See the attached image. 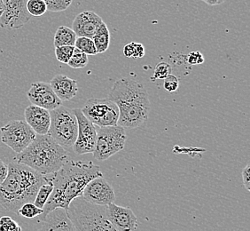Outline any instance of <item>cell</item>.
<instances>
[{"label": "cell", "instance_id": "obj_1", "mask_svg": "<svg viewBox=\"0 0 250 231\" xmlns=\"http://www.w3.org/2000/svg\"><path fill=\"white\" fill-rule=\"evenodd\" d=\"M47 176L53 183V191L43 208L40 221L57 208L67 211L74 199L82 197L83 190L88 183L103 175L100 166L92 162L67 160L59 171Z\"/></svg>", "mask_w": 250, "mask_h": 231}, {"label": "cell", "instance_id": "obj_2", "mask_svg": "<svg viewBox=\"0 0 250 231\" xmlns=\"http://www.w3.org/2000/svg\"><path fill=\"white\" fill-rule=\"evenodd\" d=\"M107 98L118 107L117 125L121 127L135 129L146 125L148 120L151 102L144 84L123 77L113 85Z\"/></svg>", "mask_w": 250, "mask_h": 231}, {"label": "cell", "instance_id": "obj_3", "mask_svg": "<svg viewBox=\"0 0 250 231\" xmlns=\"http://www.w3.org/2000/svg\"><path fill=\"white\" fill-rule=\"evenodd\" d=\"M48 181L24 164L12 162L8 164V174L0 185V206L9 212L18 213L20 207L33 203L39 188Z\"/></svg>", "mask_w": 250, "mask_h": 231}, {"label": "cell", "instance_id": "obj_4", "mask_svg": "<svg viewBox=\"0 0 250 231\" xmlns=\"http://www.w3.org/2000/svg\"><path fill=\"white\" fill-rule=\"evenodd\" d=\"M14 160L46 176L56 173L69 159L66 149L48 135H37L35 140L22 152L16 155Z\"/></svg>", "mask_w": 250, "mask_h": 231}, {"label": "cell", "instance_id": "obj_5", "mask_svg": "<svg viewBox=\"0 0 250 231\" xmlns=\"http://www.w3.org/2000/svg\"><path fill=\"white\" fill-rule=\"evenodd\" d=\"M51 125L47 135L63 149L73 148L77 140L78 124L73 110L62 105L50 111Z\"/></svg>", "mask_w": 250, "mask_h": 231}, {"label": "cell", "instance_id": "obj_6", "mask_svg": "<svg viewBox=\"0 0 250 231\" xmlns=\"http://www.w3.org/2000/svg\"><path fill=\"white\" fill-rule=\"evenodd\" d=\"M126 132L119 125L99 127L93 153L94 159L105 161L125 149Z\"/></svg>", "mask_w": 250, "mask_h": 231}, {"label": "cell", "instance_id": "obj_7", "mask_svg": "<svg viewBox=\"0 0 250 231\" xmlns=\"http://www.w3.org/2000/svg\"><path fill=\"white\" fill-rule=\"evenodd\" d=\"M81 111L88 120L98 127L115 126L119 119L118 107L108 98H92L85 102Z\"/></svg>", "mask_w": 250, "mask_h": 231}, {"label": "cell", "instance_id": "obj_8", "mask_svg": "<svg viewBox=\"0 0 250 231\" xmlns=\"http://www.w3.org/2000/svg\"><path fill=\"white\" fill-rule=\"evenodd\" d=\"M1 141L15 153L22 152L36 138L31 127L23 120H12L0 128Z\"/></svg>", "mask_w": 250, "mask_h": 231}, {"label": "cell", "instance_id": "obj_9", "mask_svg": "<svg viewBox=\"0 0 250 231\" xmlns=\"http://www.w3.org/2000/svg\"><path fill=\"white\" fill-rule=\"evenodd\" d=\"M73 111L77 116L78 124L77 140L73 145V149L77 155L92 153L96 145V126L87 119L81 109H75Z\"/></svg>", "mask_w": 250, "mask_h": 231}, {"label": "cell", "instance_id": "obj_10", "mask_svg": "<svg viewBox=\"0 0 250 231\" xmlns=\"http://www.w3.org/2000/svg\"><path fill=\"white\" fill-rule=\"evenodd\" d=\"M28 0H3L4 12L0 17L3 29H19L30 21L31 15L27 10Z\"/></svg>", "mask_w": 250, "mask_h": 231}, {"label": "cell", "instance_id": "obj_11", "mask_svg": "<svg viewBox=\"0 0 250 231\" xmlns=\"http://www.w3.org/2000/svg\"><path fill=\"white\" fill-rule=\"evenodd\" d=\"M82 198L92 205L107 207L116 201V194L106 179L100 176L87 184L83 190Z\"/></svg>", "mask_w": 250, "mask_h": 231}, {"label": "cell", "instance_id": "obj_12", "mask_svg": "<svg viewBox=\"0 0 250 231\" xmlns=\"http://www.w3.org/2000/svg\"><path fill=\"white\" fill-rule=\"evenodd\" d=\"M27 96L31 105L52 111L62 106V101L59 99L49 83L35 82L27 92Z\"/></svg>", "mask_w": 250, "mask_h": 231}, {"label": "cell", "instance_id": "obj_13", "mask_svg": "<svg viewBox=\"0 0 250 231\" xmlns=\"http://www.w3.org/2000/svg\"><path fill=\"white\" fill-rule=\"evenodd\" d=\"M111 224L118 231H135L138 227L137 217L129 207H119L115 203L106 207Z\"/></svg>", "mask_w": 250, "mask_h": 231}, {"label": "cell", "instance_id": "obj_14", "mask_svg": "<svg viewBox=\"0 0 250 231\" xmlns=\"http://www.w3.org/2000/svg\"><path fill=\"white\" fill-rule=\"evenodd\" d=\"M100 15L92 11H83L76 16L73 21L72 29L77 37L92 39L98 29L103 23Z\"/></svg>", "mask_w": 250, "mask_h": 231}, {"label": "cell", "instance_id": "obj_15", "mask_svg": "<svg viewBox=\"0 0 250 231\" xmlns=\"http://www.w3.org/2000/svg\"><path fill=\"white\" fill-rule=\"evenodd\" d=\"M25 122L31 127V129L38 135L48 134L51 125L50 111L43 108L29 105L25 109Z\"/></svg>", "mask_w": 250, "mask_h": 231}, {"label": "cell", "instance_id": "obj_16", "mask_svg": "<svg viewBox=\"0 0 250 231\" xmlns=\"http://www.w3.org/2000/svg\"><path fill=\"white\" fill-rule=\"evenodd\" d=\"M39 231H77L68 218L67 211L57 208L43 218Z\"/></svg>", "mask_w": 250, "mask_h": 231}, {"label": "cell", "instance_id": "obj_17", "mask_svg": "<svg viewBox=\"0 0 250 231\" xmlns=\"http://www.w3.org/2000/svg\"><path fill=\"white\" fill-rule=\"evenodd\" d=\"M49 84L62 101H70L77 95L78 92L77 80L62 74L56 75Z\"/></svg>", "mask_w": 250, "mask_h": 231}, {"label": "cell", "instance_id": "obj_18", "mask_svg": "<svg viewBox=\"0 0 250 231\" xmlns=\"http://www.w3.org/2000/svg\"><path fill=\"white\" fill-rule=\"evenodd\" d=\"M92 41L96 47L97 53L106 52L110 45V32L106 23H103L92 37Z\"/></svg>", "mask_w": 250, "mask_h": 231}, {"label": "cell", "instance_id": "obj_19", "mask_svg": "<svg viewBox=\"0 0 250 231\" xmlns=\"http://www.w3.org/2000/svg\"><path fill=\"white\" fill-rule=\"evenodd\" d=\"M77 38V35L73 31L72 29L66 26H61L56 30L53 44L55 47L64 46H75Z\"/></svg>", "mask_w": 250, "mask_h": 231}, {"label": "cell", "instance_id": "obj_20", "mask_svg": "<svg viewBox=\"0 0 250 231\" xmlns=\"http://www.w3.org/2000/svg\"><path fill=\"white\" fill-rule=\"evenodd\" d=\"M47 179H48V181L39 188V191L37 193V196H36V198L33 202L34 205L40 209H43L53 191V183L48 178V176H47Z\"/></svg>", "mask_w": 250, "mask_h": 231}, {"label": "cell", "instance_id": "obj_21", "mask_svg": "<svg viewBox=\"0 0 250 231\" xmlns=\"http://www.w3.org/2000/svg\"><path fill=\"white\" fill-rule=\"evenodd\" d=\"M75 47L80 50L81 52L85 53L87 55H96V47L92 41V39L84 38V37H77Z\"/></svg>", "mask_w": 250, "mask_h": 231}, {"label": "cell", "instance_id": "obj_22", "mask_svg": "<svg viewBox=\"0 0 250 231\" xmlns=\"http://www.w3.org/2000/svg\"><path fill=\"white\" fill-rule=\"evenodd\" d=\"M27 10L31 16L39 17L47 12V6L43 0H28Z\"/></svg>", "mask_w": 250, "mask_h": 231}, {"label": "cell", "instance_id": "obj_23", "mask_svg": "<svg viewBox=\"0 0 250 231\" xmlns=\"http://www.w3.org/2000/svg\"><path fill=\"white\" fill-rule=\"evenodd\" d=\"M17 214L26 219H34L43 214V209L36 207L33 203H26L20 207Z\"/></svg>", "mask_w": 250, "mask_h": 231}, {"label": "cell", "instance_id": "obj_24", "mask_svg": "<svg viewBox=\"0 0 250 231\" xmlns=\"http://www.w3.org/2000/svg\"><path fill=\"white\" fill-rule=\"evenodd\" d=\"M88 63H89L88 55L75 47L72 57L70 58L67 65L73 69H83L87 66Z\"/></svg>", "mask_w": 250, "mask_h": 231}, {"label": "cell", "instance_id": "obj_25", "mask_svg": "<svg viewBox=\"0 0 250 231\" xmlns=\"http://www.w3.org/2000/svg\"><path fill=\"white\" fill-rule=\"evenodd\" d=\"M50 12H62L72 4L73 0H43Z\"/></svg>", "mask_w": 250, "mask_h": 231}, {"label": "cell", "instance_id": "obj_26", "mask_svg": "<svg viewBox=\"0 0 250 231\" xmlns=\"http://www.w3.org/2000/svg\"><path fill=\"white\" fill-rule=\"evenodd\" d=\"M75 46H64L55 47V56L60 63H66L69 62L70 58L72 57Z\"/></svg>", "mask_w": 250, "mask_h": 231}, {"label": "cell", "instance_id": "obj_27", "mask_svg": "<svg viewBox=\"0 0 250 231\" xmlns=\"http://www.w3.org/2000/svg\"><path fill=\"white\" fill-rule=\"evenodd\" d=\"M171 72H172L171 66L168 63L162 62V63H158L154 69V77L152 78V80H154V78L155 79H165L169 75H171Z\"/></svg>", "mask_w": 250, "mask_h": 231}, {"label": "cell", "instance_id": "obj_28", "mask_svg": "<svg viewBox=\"0 0 250 231\" xmlns=\"http://www.w3.org/2000/svg\"><path fill=\"white\" fill-rule=\"evenodd\" d=\"M0 231H21V227L10 216L0 218Z\"/></svg>", "mask_w": 250, "mask_h": 231}, {"label": "cell", "instance_id": "obj_29", "mask_svg": "<svg viewBox=\"0 0 250 231\" xmlns=\"http://www.w3.org/2000/svg\"><path fill=\"white\" fill-rule=\"evenodd\" d=\"M164 80V87L166 91L168 92H173L178 90L179 87V79L176 76L171 74Z\"/></svg>", "mask_w": 250, "mask_h": 231}, {"label": "cell", "instance_id": "obj_30", "mask_svg": "<svg viewBox=\"0 0 250 231\" xmlns=\"http://www.w3.org/2000/svg\"><path fill=\"white\" fill-rule=\"evenodd\" d=\"M187 61L189 64L191 65H200L204 63V57L202 55V53L199 51H195V52H192L189 53L187 57Z\"/></svg>", "mask_w": 250, "mask_h": 231}, {"label": "cell", "instance_id": "obj_31", "mask_svg": "<svg viewBox=\"0 0 250 231\" xmlns=\"http://www.w3.org/2000/svg\"><path fill=\"white\" fill-rule=\"evenodd\" d=\"M242 180L243 185L248 191L250 190V164H247L245 168L242 171Z\"/></svg>", "mask_w": 250, "mask_h": 231}, {"label": "cell", "instance_id": "obj_32", "mask_svg": "<svg viewBox=\"0 0 250 231\" xmlns=\"http://www.w3.org/2000/svg\"><path fill=\"white\" fill-rule=\"evenodd\" d=\"M8 174V164H5L2 160H0V185L4 183Z\"/></svg>", "mask_w": 250, "mask_h": 231}, {"label": "cell", "instance_id": "obj_33", "mask_svg": "<svg viewBox=\"0 0 250 231\" xmlns=\"http://www.w3.org/2000/svg\"><path fill=\"white\" fill-rule=\"evenodd\" d=\"M134 44V56L133 58H142L145 55V47L142 44L140 43H135Z\"/></svg>", "mask_w": 250, "mask_h": 231}, {"label": "cell", "instance_id": "obj_34", "mask_svg": "<svg viewBox=\"0 0 250 231\" xmlns=\"http://www.w3.org/2000/svg\"><path fill=\"white\" fill-rule=\"evenodd\" d=\"M134 53V44H133V42L127 44L125 47H124V54H125V57L133 58Z\"/></svg>", "mask_w": 250, "mask_h": 231}, {"label": "cell", "instance_id": "obj_35", "mask_svg": "<svg viewBox=\"0 0 250 231\" xmlns=\"http://www.w3.org/2000/svg\"><path fill=\"white\" fill-rule=\"evenodd\" d=\"M208 5H218L225 3L226 0H202Z\"/></svg>", "mask_w": 250, "mask_h": 231}, {"label": "cell", "instance_id": "obj_36", "mask_svg": "<svg viewBox=\"0 0 250 231\" xmlns=\"http://www.w3.org/2000/svg\"><path fill=\"white\" fill-rule=\"evenodd\" d=\"M3 12H4V3H3V0H0V17L3 15Z\"/></svg>", "mask_w": 250, "mask_h": 231}]
</instances>
